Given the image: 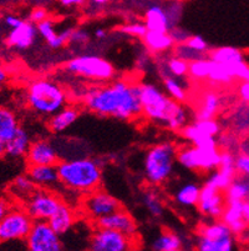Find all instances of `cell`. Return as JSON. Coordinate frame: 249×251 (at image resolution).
<instances>
[{
    "label": "cell",
    "mask_w": 249,
    "mask_h": 251,
    "mask_svg": "<svg viewBox=\"0 0 249 251\" xmlns=\"http://www.w3.org/2000/svg\"><path fill=\"white\" fill-rule=\"evenodd\" d=\"M84 105L100 116L129 122L142 114L138 85L116 80L104 86H92L84 95Z\"/></svg>",
    "instance_id": "6da1fadb"
},
{
    "label": "cell",
    "mask_w": 249,
    "mask_h": 251,
    "mask_svg": "<svg viewBox=\"0 0 249 251\" xmlns=\"http://www.w3.org/2000/svg\"><path fill=\"white\" fill-rule=\"evenodd\" d=\"M142 114L172 131H181L189 122V110L183 102L176 101L152 83L138 85Z\"/></svg>",
    "instance_id": "7a4b0ae2"
},
{
    "label": "cell",
    "mask_w": 249,
    "mask_h": 251,
    "mask_svg": "<svg viewBox=\"0 0 249 251\" xmlns=\"http://www.w3.org/2000/svg\"><path fill=\"white\" fill-rule=\"evenodd\" d=\"M58 170L61 184L71 190L91 193L101 184V165L90 157L60 161Z\"/></svg>",
    "instance_id": "3957f363"
},
{
    "label": "cell",
    "mask_w": 249,
    "mask_h": 251,
    "mask_svg": "<svg viewBox=\"0 0 249 251\" xmlns=\"http://www.w3.org/2000/svg\"><path fill=\"white\" fill-rule=\"evenodd\" d=\"M26 101L35 113L51 116L65 106L68 95L58 83L49 79H39L27 88Z\"/></svg>",
    "instance_id": "277c9868"
},
{
    "label": "cell",
    "mask_w": 249,
    "mask_h": 251,
    "mask_svg": "<svg viewBox=\"0 0 249 251\" xmlns=\"http://www.w3.org/2000/svg\"><path fill=\"white\" fill-rule=\"evenodd\" d=\"M177 150L168 141L156 144L147 150L143 161V173L148 184L162 185L172 176L177 161Z\"/></svg>",
    "instance_id": "5b68a950"
},
{
    "label": "cell",
    "mask_w": 249,
    "mask_h": 251,
    "mask_svg": "<svg viewBox=\"0 0 249 251\" xmlns=\"http://www.w3.org/2000/svg\"><path fill=\"white\" fill-rule=\"evenodd\" d=\"M222 150L219 147L186 145L177 150V161L182 168L198 173H211L221 163Z\"/></svg>",
    "instance_id": "8992f818"
},
{
    "label": "cell",
    "mask_w": 249,
    "mask_h": 251,
    "mask_svg": "<svg viewBox=\"0 0 249 251\" xmlns=\"http://www.w3.org/2000/svg\"><path fill=\"white\" fill-rule=\"evenodd\" d=\"M65 69L75 76L93 81H107L115 75V68L99 55H79L65 64Z\"/></svg>",
    "instance_id": "52a82bcc"
},
{
    "label": "cell",
    "mask_w": 249,
    "mask_h": 251,
    "mask_svg": "<svg viewBox=\"0 0 249 251\" xmlns=\"http://www.w3.org/2000/svg\"><path fill=\"white\" fill-rule=\"evenodd\" d=\"M196 249L200 251H232L234 237L230 227L221 219L200 229Z\"/></svg>",
    "instance_id": "ba28073f"
},
{
    "label": "cell",
    "mask_w": 249,
    "mask_h": 251,
    "mask_svg": "<svg viewBox=\"0 0 249 251\" xmlns=\"http://www.w3.org/2000/svg\"><path fill=\"white\" fill-rule=\"evenodd\" d=\"M34 225L26 210L10 209L0 221V243L25 240Z\"/></svg>",
    "instance_id": "9c48e42d"
},
{
    "label": "cell",
    "mask_w": 249,
    "mask_h": 251,
    "mask_svg": "<svg viewBox=\"0 0 249 251\" xmlns=\"http://www.w3.org/2000/svg\"><path fill=\"white\" fill-rule=\"evenodd\" d=\"M60 236L52 229L49 221L36 220L25 239L26 249L30 251H61L64 244Z\"/></svg>",
    "instance_id": "30bf717a"
},
{
    "label": "cell",
    "mask_w": 249,
    "mask_h": 251,
    "mask_svg": "<svg viewBox=\"0 0 249 251\" xmlns=\"http://www.w3.org/2000/svg\"><path fill=\"white\" fill-rule=\"evenodd\" d=\"M89 249L92 251H130L136 246L132 236L117 230L99 227L91 236Z\"/></svg>",
    "instance_id": "8fae6325"
},
{
    "label": "cell",
    "mask_w": 249,
    "mask_h": 251,
    "mask_svg": "<svg viewBox=\"0 0 249 251\" xmlns=\"http://www.w3.org/2000/svg\"><path fill=\"white\" fill-rule=\"evenodd\" d=\"M63 204L64 202L58 195L46 190H36L25 201V210L34 219V221H47L56 214Z\"/></svg>",
    "instance_id": "7c38bea8"
},
{
    "label": "cell",
    "mask_w": 249,
    "mask_h": 251,
    "mask_svg": "<svg viewBox=\"0 0 249 251\" xmlns=\"http://www.w3.org/2000/svg\"><path fill=\"white\" fill-rule=\"evenodd\" d=\"M226 205H227V199H226L225 191L207 184L201 188L197 209L202 215L217 220V219L222 218Z\"/></svg>",
    "instance_id": "4fadbf2b"
},
{
    "label": "cell",
    "mask_w": 249,
    "mask_h": 251,
    "mask_svg": "<svg viewBox=\"0 0 249 251\" xmlns=\"http://www.w3.org/2000/svg\"><path fill=\"white\" fill-rule=\"evenodd\" d=\"M84 207L91 219L99 220L120 210L121 204L110 194L101 190H93L84 201Z\"/></svg>",
    "instance_id": "5bb4252c"
},
{
    "label": "cell",
    "mask_w": 249,
    "mask_h": 251,
    "mask_svg": "<svg viewBox=\"0 0 249 251\" xmlns=\"http://www.w3.org/2000/svg\"><path fill=\"white\" fill-rule=\"evenodd\" d=\"M26 160L29 165H56L59 163V155L49 140L38 139L31 141L26 152Z\"/></svg>",
    "instance_id": "9a60e30c"
},
{
    "label": "cell",
    "mask_w": 249,
    "mask_h": 251,
    "mask_svg": "<svg viewBox=\"0 0 249 251\" xmlns=\"http://www.w3.org/2000/svg\"><path fill=\"white\" fill-rule=\"evenodd\" d=\"M30 20H23L17 28L11 29L6 36V45L17 50H26L33 47L39 35L38 26Z\"/></svg>",
    "instance_id": "2e32d148"
},
{
    "label": "cell",
    "mask_w": 249,
    "mask_h": 251,
    "mask_svg": "<svg viewBox=\"0 0 249 251\" xmlns=\"http://www.w3.org/2000/svg\"><path fill=\"white\" fill-rule=\"evenodd\" d=\"M96 225L99 227H105V229L117 230V231H121L132 237H135L137 232L136 223L132 219V216L127 211H125L122 207L115 213L96 220Z\"/></svg>",
    "instance_id": "e0dca14e"
},
{
    "label": "cell",
    "mask_w": 249,
    "mask_h": 251,
    "mask_svg": "<svg viewBox=\"0 0 249 251\" xmlns=\"http://www.w3.org/2000/svg\"><path fill=\"white\" fill-rule=\"evenodd\" d=\"M146 26L148 30L152 31H162V33H168L172 28V24L170 22L166 6L159 5V4H151L145 11L143 17Z\"/></svg>",
    "instance_id": "ac0fdd59"
},
{
    "label": "cell",
    "mask_w": 249,
    "mask_h": 251,
    "mask_svg": "<svg viewBox=\"0 0 249 251\" xmlns=\"http://www.w3.org/2000/svg\"><path fill=\"white\" fill-rule=\"evenodd\" d=\"M27 175L39 188H52L60 182L58 164L56 165H29Z\"/></svg>",
    "instance_id": "d6986e66"
},
{
    "label": "cell",
    "mask_w": 249,
    "mask_h": 251,
    "mask_svg": "<svg viewBox=\"0 0 249 251\" xmlns=\"http://www.w3.org/2000/svg\"><path fill=\"white\" fill-rule=\"evenodd\" d=\"M221 219L230 227L233 235H241L249 225L243 218V201H227Z\"/></svg>",
    "instance_id": "ffe728a7"
},
{
    "label": "cell",
    "mask_w": 249,
    "mask_h": 251,
    "mask_svg": "<svg viewBox=\"0 0 249 251\" xmlns=\"http://www.w3.org/2000/svg\"><path fill=\"white\" fill-rule=\"evenodd\" d=\"M222 98L214 90H205L200 98V101L196 110L197 119H212L216 118L222 108Z\"/></svg>",
    "instance_id": "44dd1931"
},
{
    "label": "cell",
    "mask_w": 249,
    "mask_h": 251,
    "mask_svg": "<svg viewBox=\"0 0 249 251\" xmlns=\"http://www.w3.org/2000/svg\"><path fill=\"white\" fill-rule=\"evenodd\" d=\"M80 116V110L76 106H64L63 109L51 115L49 120V129L52 133L59 134L71 126Z\"/></svg>",
    "instance_id": "7402d4cb"
},
{
    "label": "cell",
    "mask_w": 249,
    "mask_h": 251,
    "mask_svg": "<svg viewBox=\"0 0 249 251\" xmlns=\"http://www.w3.org/2000/svg\"><path fill=\"white\" fill-rule=\"evenodd\" d=\"M146 49L152 54H163L170 51L175 47V42L171 38L170 33H162V31L148 30L142 38Z\"/></svg>",
    "instance_id": "603a6c76"
},
{
    "label": "cell",
    "mask_w": 249,
    "mask_h": 251,
    "mask_svg": "<svg viewBox=\"0 0 249 251\" xmlns=\"http://www.w3.org/2000/svg\"><path fill=\"white\" fill-rule=\"evenodd\" d=\"M157 65H158V73L162 76V79L168 76V75H173V76L180 77V79H184V76L188 75L189 63L176 55L162 59V63H158Z\"/></svg>",
    "instance_id": "cb8c5ba5"
},
{
    "label": "cell",
    "mask_w": 249,
    "mask_h": 251,
    "mask_svg": "<svg viewBox=\"0 0 249 251\" xmlns=\"http://www.w3.org/2000/svg\"><path fill=\"white\" fill-rule=\"evenodd\" d=\"M30 135L26 130L19 127L17 134L6 141L5 156L9 157H23L26 155L27 150L30 148Z\"/></svg>",
    "instance_id": "d4e9b609"
},
{
    "label": "cell",
    "mask_w": 249,
    "mask_h": 251,
    "mask_svg": "<svg viewBox=\"0 0 249 251\" xmlns=\"http://www.w3.org/2000/svg\"><path fill=\"white\" fill-rule=\"evenodd\" d=\"M201 195V186L197 182H186L178 188L175 193V200L180 206L195 207L197 206Z\"/></svg>",
    "instance_id": "484cf974"
},
{
    "label": "cell",
    "mask_w": 249,
    "mask_h": 251,
    "mask_svg": "<svg viewBox=\"0 0 249 251\" xmlns=\"http://www.w3.org/2000/svg\"><path fill=\"white\" fill-rule=\"evenodd\" d=\"M209 58L216 63L226 64V65H234L241 61L246 60V54L242 50L233 47H221L209 50Z\"/></svg>",
    "instance_id": "4316f807"
},
{
    "label": "cell",
    "mask_w": 249,
    "mask_h": 251,
    "mask_svg": "<svg viewBox=\"0 0 249 251\" xmlns=\"http://www.w3.org/2000/svg\"><path fill=\"white\" fill-rule=\"evenodd\" d=\"M47 221H49L52 229L58 232L59 235H64L71 229L72 225H74V213H72V210L68 205L63 204L60 209L56 211V214L52 215Z\"/></svg>",
    "instance_id": "83f0119b"
},
{
    "label": "cell",
    "mask_w": 249,
    "mask_h": 251,
    "mask_svg": "<svg viewBox=\"0 0 249 251\" xmlns=\"http://www.w3.org/2000/svg\"><path fill=\"white\" fill-rule=\"evenodd\" d=\"M227 201H244L249 200V176L237 175L232 184L225 191Z\"/></svg>",
    "instance_id": "f1b7e54d"
},
{
    "label": "cell",
    "mask_w": 249,
    "mask_h": 251,
    "mask_svg": "<svg viewBox=\"0 0 249 251\" xmlns=\"http://www.w3.org/2000/svg\"><path fill=\"white\" fill-rule=\"evenodd\" d=\"M181 134L186 140L197 147H219L218 139L217 136H209L203 134L201 130L196 127V125L187 124L183 129L181 130Z\"/></svg>",
    "instance_id": "f546056e"
},
{
    "label": "cell",
    "mask_w": 249,
    "mask_h": 251,
    "mask_svg": "<svg viewBox=\"0 0 249 251\" xmlns=\"http://www.w3.org/2000/svg\"><path fill=\"white\" fill-rule=\"evenodd\" d=\"M151 249L155 251H180L183 249V241L176 232L164 231L151 243Z\"/></svg>",
    "instance_id": "4dcf8cb0"
},
{
    "label": "cell",
    "mask_w": 249,
    "mask_h": 251,
    "mask_svg": "<svg viewBox=\"0 0 249 251\" xmlns=\"http://www.w3.org/2000/svg\"><path fill=\"white\" fill-rule=\"evenodd\" d=\"M20 125L14 111L8 108H0V139L8 141L19 130Z\"/></svg>",
    "instance_id": "1f68e13d"
},
{
    "label": "cell",
    "mask_w": 249,
    "mask_h": 251,
    "mask_svg": "<svg viewBox=\"0 0 249 251\" xmlns=\"http://www.w3.org/2000/svg\"><path fill=\"white\" fill-rule=\"evenodd\" d=\"M230 125L234 133L239 135H248L249 134V102L242 100L241 104L234 109L230 116Z\"/></svg>",
    "instance_id": "d6a6232c"
},
{
    "label": "cell",
    "mask_w": 249,
    "mask_h": 251,
    "mask_svg": "<svg viewBox=\"0 0 249 251\" xmlns=\"http://www.w3.org/2000/svg\"><path fill=\"white\" fill-rule=\"evenodd\" d=\"M208 80H211L214 84L227 85V84H230L236 80V77H234L233 70L229 65L216 63V61L212 60V67L211 72H209Z\"/></svg>",
    "instance_id": "836d02e7"
},
{
    "label": "cell",
    "mask_w": 249,
    "mask_h": 251,
    "mask_svg": "<svg viewBox=\"0 0 249 251\" xmlns=\"http://www.w3.org/2000/svg\"><path fill=\"white\" fill-rule=\"evenodd\" d=\"M142 204L146 207L151 216L154 218H161L164 213V205L161 196L154 189L145 191L142 195Z\"/></svg>",
    "instance_id": "e575fe53"
},
{
    "label": "cell",
    "mask_w": 249,
    "mask_h": 251,
    "mask_svg": "<svg viewBox=\"0 0 249 251\" xmlns=\"http://www.w3.org/2000/svg\"><path fill=\"white\" fill-rule=\"evenodd\" d=\"M183 79L176 77L173 75L163 77V88L168 97L175 99L176 101L184 102L187 99V91L183 86Z\"/></svg>",
    "instance_id": "d590c367"
},
{
    "label": "cell",
    "mask_w": 249,
    "mask_h": 251,
    "mask_svg": "<svg viewBox=\"0 0 249 251\" xmlns=\"http://www.w3.org/2000/svg\"><path fill=\"white\" fill-rule=\"evenodd\" d=\"M38 185L33 181L29 175H20V176L15 177V180L11 184V190L14 194H17L18 196H23L25 199H27L29 196L33 195L36 190H38Z\"/></svg>",
    "instance_id": "8d00e7d4"
},
{
    "label": "cell",
    "mask_w": 249,
    "mask_h": 251,
    "mask_svg": "<svg viewBox=\"0 0 249 251\" xmlns=\"http://www.w3.org/2000/svg\"><path fill=\"white\" fill-rule=\"evenodd\" d=\"M212 67V59L211 58H201L197 60H193L189 63L188 75L192 79L196 80H205L208 79L209 72Z\"/></svg>",
    "instance_id": "74e56055"
},
{
    "label": "cell",
    "mask_w": 249,
    "mask_h": 251,
    "mask_svg": "<svg viewBox=\"0 0 249 251\" xmlns=\"http://www.w3.org/2000/svg\"><path fill=\"white\" fill-rule=\"evenodd\" d=\"M234 177L225 174V173H222V171L217 168L209 173L208 177H207V180H205V184L211 185V186H214V188L219 189V190L226 191L228 189V186L232 184V181Z\"/></svg>",
    "instance_id": "f35d334b"
},
{
    "label": "cell",
    "mask_w": 249,
    "mask_h": 251,
    "mask_svg": "<svg viewBox=\"0 0 249 251\" xmlns=\"http://www.w3.org/2000/svg\"><path fill=\"white\" fill-rule=\"evenodd\" d=\"M193 124L203 134L209 136H218L222 131V125L214 118L212 119H197Z\"/></svg>",
    "instance_id": "ab89813d"
},
{
    "label": "cell",
    "mask_w": 249,
    "mask_h": 251,
    "mask_svg": "<svg viewBox=\"0 0 249 251\" xmlns=\"http://www.w3.org/2000/svg\"><path fill=\"white\" fill-rule=\"evenodd\" d=\"M218 169L229 176H237L236 155L233 154L230 150H222V157H221Z\"/></svg>",
    "instance_id": "60d3db41"
},
{
    "label": "cell",
    "mask_w": 249,
    "mask_h": 251,
    "mask_svg": "<svg viewBox=\"0 0 249 251\" xmlns=\"http://www.w3.org/2000/svg\"><path fill=\"white\" fill-rule=\"evenodd\" d=\"M172 50H173V55L183 59V60L188 61V63H191V61L193 60H197V59L204 58L205 56V54L198 52L196 51V50L192 49V48H189L186 43H184V44L175 45Z\"/></svg>",
    "instance_id": "b9f144b4"
},
{
    "label": "cell",
    "mask_w": 249,
    "mask_h": 251,
    "mask_svg": "<svg viewBox=\"0 0 249 251\" xmlns=\"http://www.w3.org/2000/svg\"><path fill=\"white\" fill-rule=\"evenodd\" d=\"M36 26H38L39 35L44 39L49 47H51V44L55 42V39H56V35H58V31L55 30L54 22L50 19H46L44 22L39 23Z\"/></svg>",
    "instance_id": "7bdbcfd3"
},
{
    "label": "cell",
    "mask_w": 249,
    "mask_h": 251,
    "mask_svg": "<svg viewBox=\"0 0 249 251\" xmlns=\"http://www.w3.org/2000/svg\"><path fill=\"white\" fill-rule=\"evenodd\" d=\"M120 31L126 35L134 36V38H140L142 39L146 35V33L148 31L147 26H146L145 22H132L129 24L122 25L120 28Z\"/></svg>",
    "instance_id": "ee69618b"
},
{
    "label": "cell",
    "mask_w": 249,
    "mask_h": 251,
    "mask_svg": "<svg viewBox=\"0 0 249 251\" xmlns=\"http://www.w3.org/2000/svg\"><path fill=\"white\" fill-rule=\"evenodd\" d=\"M186 44L188 45L189 48H192L193 50L198 52H202V54H207L209 52V45L207 43L205 39H203L202 36L200 35H191L189 39L186 42Z\"/></svg>",
    "instance_id": "f6af8a7d"
},
{
    "label": "cell",
    "mask_w": 249,
    "mask_h": 251,
    "mask_svg": "<svg viewBox=\"0 0 249 251\" xmlns=\"http://www.w3.org/2000/svg\"><path fill=\"white\" fill-rule=\"evenodd\" d=\"M90 42V34L85 29H74L70 36L68 44L75 45H85Z\"/></svg>",
    "instance_id": "bcb514c9"
},
{
    "label": "cell",
    "mask_w": 249,
    "mask_h": 251,
    "mask_svg": "<svg viewBox=\"0 0 249 251\" xmlns=\"http://www.w3.org/2000/svg\"><path fill=\"white\" fill-rule=\"evenodd\" d=\"M168 33H170L171 38L173 39L175 45L184 44V43H186L187 40L189 39V36H191L189 31H187L186 29L181 28V26H178V25H176V26L171 28V30L168 31Z\"/></svg>",
    "instance_id": "7dc6e473"
},
{
    "label": "cell",
    "mask_w": 249,
    "mask_h": 251,
    "mask_svg": "<svg viewBox=\"0 0 249 251\" xmlns=\"http://www.w3.org/2000/svg\"><path fill=\"white\" fill-rule=\"evenodd\" d=\"M236 169L237 174L249 176V154L239 152L236 156Z\"/></svg>",
    "instance_id": "c3c4849f"
},
{
    "label": "cell",
    "mask_w": 249,
    "mask_h": 251,
    "mask_svg": "<svg viewBox=\"0 0 249 251\" xmlns=\"http://www.w3.org/2000/svg\"><path fill=\"white\" fill-rule=\"evenodd\" d=\"M72 30H74L72 28H68V29H64V30L60 31V33H58L56 39H55V42L52 43L50 48H51V49H60V48L65 47L66 44H68Z\"/></svg>",
    "instance_id": "681fc988"
},
{
    "label": "cell",
    "mask_w": 249,
    "mask_h": 251,
    "mask_svg": "<svg viewBox=\"0 0 249 251\" xmlns=\"http://www.w3.org/2000/svg\"><path fill=\"white\" fill-rule=\"evenodd\" d=\"M47 10L44 8H41V6H36L34 8L33 10L30 11V14H29V20L34 24L38 25L39 23L44 22V20L47 19Z\"/></svg>",
    "instance_id": "f907efd6"
},
{
    "label": "cell",
    "mask_w": 249,
    "mask_h": 251,
    "mask_svg": "<svg viewBox=\"0 0 249 251\" xmlns=\"http://www.w3.org/2000/svg\"><path fill=\"white\" fill-rule=\"evenodd\" d=\"M238 95L243 101L249 102V81H242L238 88Z\"/></svg>",
    "instance_id": "816d5d0a"
},
{
    "label": "cell",
    "mask_w": 249,
    "mask_h": 251,
    "mask_svg": "<svg viewBox=\"0 0 249 251\" xmlns=\"http://www.w3.org/2000/svg\"><path fill=\"white\" fill-rule=\"evenodd\" d=\"M5 24L8 25L9 28L10 29H14L17 28V26H19L20 24L23 23V19H20L19 17H15V15H6L5 17Z\"/></svg>",
    "instance_id": "f5cc1de1"
},
{
    "label": "cell",
    "mask_w": 249,
    "mask_h": 251,
    "mask_svg": "<svg viewBox=\"0 0 249 251\" xmlns=\"http://www.w3.org/2000/svg\"><path fill=\"white\" fill-rule=\"evenodd\" d=\"M60 4L66 8H71V6H80L85 3V0H59Z\"/></svg>",
    "instance_id": "db71d44e"
},
{
    "label": "cell",
    "mask_w": 249,
    "mask_h": 251,
    "mask_svg": "<svg viewBox=\"0 0 249 251\" xmlns=\"http://www.w3.org/2000/svg\"><path fill=\"white\" fill-rule=\"evenodd\" d=\"M9 210H10V206H9L8 202L5 200L0 199V221L3 220V218L8 214Z\"/></svg>",
    "instance_id": "11a10c76"
},
{
    "label": "cell",
    "mask_w": 249,
    "mask_h": 251,
    "mask_svg": "<svg viewBox=\"0 0 249 251\" xmlns=\"http://www.w3.org/2000/svg\"><path fill=\"white\" fill-rule=\"evenodd\" d=\"M243 218L249 224V200L243 201Z\"/></svg>",
    "instance_id": "9f6ffc18"
},
{
    "label": "cell",
    "mask_w": 249,
    "mask_h": 251,
    "mask_svg": "<svg viewBox=\"0 0 249 251\" xmlns=\"http://www.w3.org/2000/svg\"><path fill=\"white\" fill-rule=\"evenodd\" d=\"M95 36H96V39H99V40H102V39H105L107 36V31L105 30V29H102V28L96 29V30H95Z\"/></svg>",
    "instance_id": "6f0895ef"
},
{
    "label": "cell",
    "mask_w": 249,
    "mask_h": 251,
    "mask_svg": "<svg viewBox=\"0 0 249 251\" xmlns=\"http://www.w3.org/2000/svg\"><path fill=\"white\" fill-rule=\"evenodd\" d=\"M6 80H8V73L3 67H0V85L5 83Z\"/></svg>",
    "instance_id": "680465c9"
},
{
    "label": "cell",
    "mask_w": 249,
    "mask_h": 251,
    "mask_svg": "<svg viewBox=\"0 0 249 251\" xmlns=\"http://www.w3.org/2000/svg\"><path fill=\"white\" fill-rule=\"evenodd\" d=\"M5 151H6V143L3 140V139H0V157L5 156Z\"/></svg>",
    "instance_id": "91938a15"
},
{
    "label": "cell",
    "mask_w": 249,
    "mask_h": 251,
    "mask_svg": "<svg viewBox=\"0 0 249 251\" xmlns=\"http://www.w3.org/2000/svg\"><path fill=\"white\" fill-rule=\"evenodd\" d=\"M91 4H95V5H106L107 3H109L110 0H89Z\"/></svg>",
    "instance_id": "94428289"
}]
</instances>
